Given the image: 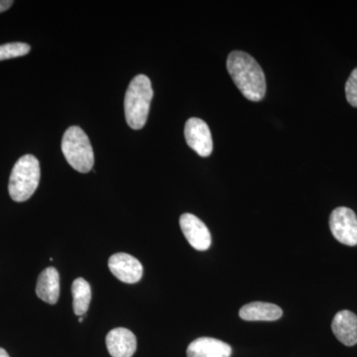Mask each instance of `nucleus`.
<instances>
[{
    "instance_id": "15",
    "label": "nucleus",
    "mask_w": 357,
    "mask_h": 357,
    "mask_svg": "<svg viewBox=\"0 0 357 357\" xmlns=\"http://www.w3.org/2000/svg\"><path fill=\"white\" fill-rule=\"evenodd\" d=\"M30 50L31 47L29 45L21 42L0 45V61L22 57L27 55Z\"/></svg>"
},
{
    "instance_id": "1",
    "label": "nucleus",
    "mask_w": 357,
    "mask_h": 357,
    "mask_svg": "<svg viewBox=\"0 0 357 357\" xmlns=\"http://www.w3.org/2000/svg\"><path fill=\"white\" fill-rule=\"evenodd\" d=\"M232 81L241 93L251 102H259L266 93V79L255 58L243 51H234L227 61Z\"/></svg>"
},
{
    "instance_id": "9",
    "label": "nucleus",
    "mask_w": 357,
    "mask_h": 357,
    "mask_svg": "<svg viewBox=\"0 0 357 357\" xmlns=\"http://www.w3.org/2000/svg\"><path fill=\"white\" fill-rule=\"evenodd\" d=\"M107 351L112 357H132L137 349V340L131 331L124 328H114L107 333Z\"/></svg>"
},
{
    "instance_id": "11",
    "label": "nucleus",
    "mask_w": 357,
    "mask_h": 357,
    "mask_svg": "<svg viewBox=\"0 0 357 357\" xmlns=\"http://www.w3.org/2000/svg\"><path fill=\"white\" fill-rule=\"evenodd\" d=\"M231 347L213 337H199L190 344L188 357H230Z\"/></svg>"
},
{
    "instance_id": "3",
    "label": "nucleus",
    "mask_w": 357,
    "mask_h": 357,
    "mask_svg": "<svg viewBox=\"0 0 357 357\" xmlns=\"http://www.w3.org/2000/svg\"><path fill=\"white\" fill-rule=\"evenodd\" d=\"M40 176L38 159L30 154L21 157L14 165L9 178L8 191L11 199L22 203L31 198L38 188Z\"/></svg>"
},
{
    "instance_id": "14",
    "label": "nucleus",
    "mask_w": 357,
    "mask_h": 357,
    "mask_svg": "<svg viewBox=\"0 0 357 357\" xmlns=\"http://www.w3.org/2000/svg\"><path fill=\"white\" fill-rule=\"evenodd\" d=\"M73 307L77 317H83L88 312L91 300V289L89 282L77 278L72 285Z\"/></svg>"
},
{
    "instance_id": "10",
    "label": "nucleus",
    "mask_w": 357,
    "mask_h": 357,
    "mask_svg": "<svg viewBox=\"0 0 357 357\" xmlns=\"http://www.w3.org/2000/svg\"><path fill=\"white\" fill-rule=\"evenodd\" d=\"M332 330L335 337L347 347L357 344V316L344 310L338 312L333 319Z\"/></svg>"
},
{
    "instance_id": "7",
    "label": "nucleus",
    "mask_w": 357,
    "mask_h": 357,
    "mask_svg": "<svg viewBox=\"0 0 357 357\" xmlns=\"http://www.w3.org/2000/svg\"><path fill=\"white\" fill-rule=\"evenodd\" d=\"M180 227L190 245L197 250L206 251L210 248V230L199 218L192 213H184L180 218Z\"/></svg>"
},
{
    "instance_id": "8",
    "label": "nucleus",
    "mask_w": 357,
    "mask_h": 357,
    "mask_svg": "<svg viewBox=\"0 0 357 357\" xmlns=\"http://www.w3.org/2000/svg\"><path fill=\"white\" fill-rule=\"evenodd\" d=\"M110 272L119 280L126 284L137 283L142 278V264L128 253H116L109 260Z\"/></svg>"
},
{
    "instance_id": "17",
    "label": "nucleus",
    "mask_w": 357,
    "mask_h": 357,
    "mask_svg": "<svg viewBox=\"0 0 357 357\" xmlns=\"http://www.w3.org/2000/svg\"><path fill=\"white\" fill-rule=\"evenodd\" d=\"M13 0H0V13H4L13 6Z\"/></svg>"
},
{
    "instance_id": "19",
    "label": "nucleus",
    "mask_w": 357,
    "mask_h": 357,
    "mask_svg": "<svg viewBox=\"0 0 357 357\" xmlns=\"http://www.w3.org/2000/svg\"><path fill=\"white\" fill-rule=\"evenodd\" d=\"M79 323H83V321H84V317H79Z\"/></svg>"
},
{
    "instance_id": "5",
    "label": "nucleus",
    "mask_w": 357,
    "mask_h": 357,
    "mask_svg": "<svg viewBox=\"0 0 357 357\" xmlns=\"http://www.w3.org/2000/svg\"><path fill=\"white\" fill-rule=\"evenodd\" d=\"M330 229L338 243L357 245V217L351 208L340 206L331 213Z\"/></svg>"
},
{
    "instance_id": "4",
    "label": "nucleus",
    "mask_w": 357,
    "mask_h": 357,
    "mask_svg": "<svg viewBox=\"0 0 357 357\" xmlns=\"http://www.w3.org/2000/svg\"><path fill=\"white\" fill-rule=\"evenodd\" d=\"M62 151L66 160L75 170L88 173L93 169L95 155L88 135L79 126H70L62 139Z\"/></svg>"
},
{
    "instance_id": "6",
    "label": "nucleus",
    "mask_w": 357,
    "mask_h": 357,
    "mask_svg": "<svg viewBox=\"0 0 357 357\" xmlns=\"http://www.w3.org/2000/svg\"><path fill=\"white\" fill-rule=\"evenodd\" d=\"M185 138L188 145L202 157H208L213 152V137L208 124L201 119L192 117L185 122Z\"/></svg>"
},
{
    "instance_id": "16",
    "label": "nucleus",
    "mask_w": 357,
    "mask_h": 357,
    "mask_svg": "<svg viewBox=\"0 0 357 357\" xmlns=\"http://www.w3.org/2000/svg\"><path fill=\"white\" fill-rule=\"evenodd\" d=\"M345 95L349 105L357 107V68L352 70L351 76L345 84Z\"/></svg>"
},
{
    "instance_id": "12",
    "label": "nucleus",
    "mask_w": 357,
    "mask_h": 357,
    "mask_svg": "<svg viewBox=\"0 0 357 357\" xmlns=\"http://www.w3.org/2000/svg\"><path fill=\"white\" fill-rule=\"evenodd\" d=\"M36 294L40 299L48 304L54 305L58 302L60 297V275L56 268H46L39 275Z\"/></svg>"
},
{
    "instance_id": "2",
    "label": "nucleus",
    "mask_w": 357,
    "mask_h": 357,
    "mask_svg": "<svg viewBox=\"0 0 357 357\" xmlns=\"http://www.w3.org/2000/svg\"><path fill=\"white\" fill-rule=\"evenodd\" d=\"M153 98L151 81L145 75H138L129 84L124 98V112L129 128L139 130L144 128Z\"/></svg>"
},
{
    "instance_id": "18",
    "label": "nucleus",
    "mask_w": 357,
    "mask_h": 357,
    "mask_svg": "<svg viewBox=\"0 0 357 357\" xmlns=\"http://www.w3.org/2000/svg\"><path fill=\"white\" fill-rule=\"evenodd\" d=\"M0 357H10L8 356V354H7L6 349H1L0 347Z\"/></svg>"
},
{
    "instance_id": "13",
    "label": "nucleus",
    "mask_w": 357,
    "mask_h": 357,
    "mask_svg": "<svg viewBox=\"0 0 357 357\" xmlns=\"http://www.w3.org/2000/svg\"><path fill=\"white\" fill-rule=\"evenodd\" d=\"M283 311L277 305L255 302L245 305L239 311V317L248 321H274L281 318Z\"/></svg>"
}]
</instances>
